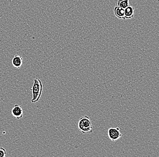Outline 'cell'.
Returning a JSON list of instances; mask_svg holds the SVG:
<instances>
[{"instance_id":"obj_1","label":"cell","mask_w":159,"mask_h":157,"mask_svg":"<svg viewBox=\"0 0 159 157\" xmlns=\"http://www.w3.org/2000/svg\"><path fill=\"white\" fill-rule=\"evenodd\" d=\"M43 85L41 81L39 78L34 79V84L32 89L29 88V90H32L33 97L31 99V102L35 103L39 101L42 93Z\"/></svg>"},{"instance_id":"obj_2","label":"cell","mask_w":159,"mask_h":157,"mask_svg":"<svg viewBox=\"0 0 159 157\" xmlns=\"http://www.w3.org/2000/svg\"><path fill=\"white\" fill-rule=\"evenodd\" d=\"M78 129L82 133H90L93 132V126L89 117L87 116L81 117L78 125Z\"/></svg>"},{"instance_id":"obj_3","label":"cell","mask_w":159,"mask_h":157,"mask_svg":"<svg viewBox=\"0 0 159 157\" xmlns=\"http://www.w3.org/2000/svg\"><path fill=\"white\" fill-rule=\"evenodd\" d=\"M108 136L111 141H115L122 137V134L119 127L110 128L108 130Z\"/></svg>"},{"instance_id":"obj_4","label":"cell","mask_w":159,"mask_h":157,"mask_svg":"<svg viewBox=\"0 0 159 157\" xmlns=\"http://www.w3.org/2000/svg\"><path fill=\"white\" fill-rule=\"evenodd\" d=\"M13 116L16 119H20L23 116V111L22 108L18 105H15L12 110Z\"/></svg>"},{"instance_id":"obj_5","label":"cell","mask_w":159,"mask_h":157,"mask_svg":"<svg viewBox=\"0 0 159 157\" xmlns=\"http://www.w3.org/2000/svg\"><path fill=\"white\" fill-rule=\"evenodd\" d=\"M23 58L20 55H15L12 60L13 66L15 67L20 68L23 64Z\"/></svg>"},{"instance_id":"obj_6","label":"cell","mask_w":159,"mask_h":157,"mask_svg":"<svg viewBox=\"0 0 159 157\" xmlns=\"http://www.w3.org/2000/svg\"><path fill=\"white\" fill-rule=\"evenodd\" d=\"M114 13L115 16L119 19L125 20V10L121 8L120 6H115L114 9Z\"/></svg>"},{"instance_id":"obj_7","label":"cell","mask_w":159,"mask_h":157,"mask_svg":"<svg viewBox=\"0 0 159 157\" xmlns=\"http://www.w3.org/2000/svg\"><path fill=\"white\" fill-rule=\"evenodd\" d=\"M125 10V19H131L134 17V8L133 6H127Z\"/></svg>"},{"instance_id":"obj_8","label":"cell","mask_w":159,"mask_h":157,"mask_svg":"<svg viewBox=\"0 0 159 157\" xmlns=\"http://www.w3.org/2000/svg\"><path fill=\"white\" fill-rule=\"evenodd\" d=\"M129 0H119L118 2V6L125 9L129 6Z\"/></svg>"},{"instance_id":"obj_9","label":"cell","mask_w":159,"mask_h":157,"mask_svg":"<svg viewBox=\"0 0 159 157\" xmlns=\"http://www.w3.org/2000/svg\"><path fill=\"white\" fill-rule=\"evenodd\" d=\"M6 154V150L3 148L0 147V157H5Z\"/></svg>"},{"instance_id":"obj_10","label":"cell","mask_w":159,"mask_h":157,"mask_svg":"<svg viewBox=\"0 0 159 157\" xmlns=\"http://www.w3.org/2000/svg\"><path fill=\"white\" fill-rule=\"evenodd\" d=\"M132 1H133V0H132Z\"/></svg>"}]
</instances>
